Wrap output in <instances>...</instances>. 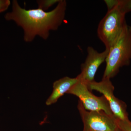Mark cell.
<instances>
[{
	"label": "cell",
	"mask_w": 131,
	"mask_h": 131,
	"mask_svg": "<svg viewBox=\"0 0 131 131\" xmlns=\"http://www.w3.org/2000/svg\"><path fill=\"white\" fill-rule=\"evenodd\" d=\"M67 2L60 0L56 7L50 12H46L38 8L26 9L19 6L18 2L13 1L12 11L5 15L7 20H13L24 31V40L32 42L37 35L46 40L49 32L56 30L65 17Z\"/></svg>",
	"instance_id": "obj_1"
},
{
	"label": "cell",
	"mask_w": 131,
	"mask_h": 131,
	"mask_svg": "<svg viewBox=\"0 0 131 131\" xmlns=\"http://www.w3.org/2000/svg\"><path fill=\"white\" fill-rule=\"evenodd\" d=\"M131 60V26L126 24L122 32L109 50L103 78L111 79L120 69L130 64Z\"/></svg>",
	"instance_id": "obj_2"
},
{
	"label": "cell",
	"mask_w": 131,
	"mask_h": 131,
	"mask_svg": "<svg viewBox=\"0 0 131 131\" xmlns=\"http://www.w3.org/2000/svg\"><path fill=\"white\" fill-rule=\"evenodd\" d=\"M126 24L125 14L120 11L118 5L108 9L97 29L98 38L105 45L106 49L109 50L112 46Z\"/></svg>",
	"instance_id": "obj_3"
},
{
	"label": "cell",
	"mask_w": 131,
	"mask_h": 131,
	"mask_svg": "<svg viewBox=\"0 0 131 131\" xmlns=\"http://www.w3.org/2000/svg\"><path fill=\"white\" fill-rule=\"evenodd\" d=\"M78 108L83 124V131H118L117 119L103 111L86 110L79 101Z\"/></svg>",
	"instance_id": "obj_4"
},
{
	"label": "cell",
	"mask_w": 131,
	"mask_h": 131,
	"mask_svg": "<svg viewBox=\"0 0 131 131\" xmlns=\"http://www.w3.org/2000/svg\"><path fill=\"white\" fill-rule=\"evenodd\" d=\"M67 94L73 95L78 97L83 107L88 111H103L107 114L114 116L109 103L105 96L103 95L99 97L95 96L89 89L86 83L79 78L78 82L70 89Z\"/></svg>",
	"instance_id": "obj_5"
},
{
	"label": "cell",
	"mask_w": 131,
	"mask_h": 131,
	"mask_svg": "<svg viewBox=\"0 0 131 131\" xmlns=\"http://www.w3.org/2000/svg\"><path fill=\"white\" fill-rule=\"evenodd\" d=\"M87 84L90 90H96L105 96L114 116L117 119L122 121L129 119L126 104L115 96L114 87L110 79L102 78L100 82L94 81Z\"/></svg>",
	"instance_id": "obj_6"
},
{
	"label": "cell",
	"mask_w": 131,
	"mask_h": 131,
	"mask_svg": "<svg viewBox=\"0 0 131 131\" xmlns=\"http://www.w3.org/2000/svg\"><path fill=\"white\" fill-rule=\"evenodd\" d=\"M108 51L109 50L105 49L102 52H99L93 47L89 46L86 58L81 66V73L77 76L79 79L86 84L94 81L97 70L106 61Z\"/></svg>",
	"instance_id": "obj_7"
},
{
	"label": "cell",
	"mask_w": 131,
	"mask_h": 131,
	"mask_svg": "<svg viewBox=\"0 0 131 131\" xmlns=\"http://www.w3.org/2000/svg\"><path fill=\"white\" fill-rule=\"evenodd\" d=\"M79 81L78 77L74 78L66 77L56 81L53 85V91L46 101L47 105L56 103L60 97L68 91Z\"/></svg>",
	"instance_id": "obj_8"
},
{
	"label": "cell",
	"mask_w": 131,
	"mask_h": 131,
	"mask_svg": "<svg viewBox=\"0 0 131 131\" xmlns=\"http://www.w3.org/2000/svg\"><path fill=\"white\" fill-rule=\"evenodd\" d=\"M118 6L120 11L126 14L131 12V0H118Z\"/></svg>",
	"instance_id": "obj_9"
},
{
	"label": "cell",
	"mask_w": 131,
	"mask_h": 131,
	"mask_svg": "<svg viewBox=\"0 0 131 131\" xmlns=\"http://www.w3.org/2000/svg\"><path fill=\"white\" fill-rule=\"evenodd\" d=\"M60 0H42L37 1L38 8L45 11L54 4L58 3Z\"/></svg>",
	"instance_id": "obj_10"
},
{
	"label": "cell",
	"mask_w": 131,
	"mask_h": 131,
	"mask_svg": "<svg viewBox=\"0 0 131 131\" xmlns=\"http://www.w3.org/2000/svg\"><path fill=\"white\" fill-rule=\"evenodd\" d=\"M117 124L120 131H131V122L129 119L124 121L117 119Z\"/></svg>",
	"instance_id": "obj_11"
},
{
	"label": "cell",
	"mask_w": 131,
	"mask_h": 131,
	"mask_svg": "<svg viewBox=\"0 0 131 131\" xmlns=\"http://www.w3.org/2000/svg\"><path fill=\"white\" fill-rule=\"evenodd\" d=\"M10 4L9 0H0V13L7 10Z\"/></svg>",
	"instance_id": "obj_12"
},
{
	"label": "cell",
	"mask_w": 131,
	"mask_h": 131,
	"mask_svg": "<svg viewBox=\"0 0 131 131\" xmlns=\"http://www.w3.org/2000/svg\"><path fill=\"white\" fill-rule=\"evenodd\" d=\"M118 131H120V130H119V129L118 130Z\"/></svg>",
	"instance_id": "obj_13"
}]
</instances>
